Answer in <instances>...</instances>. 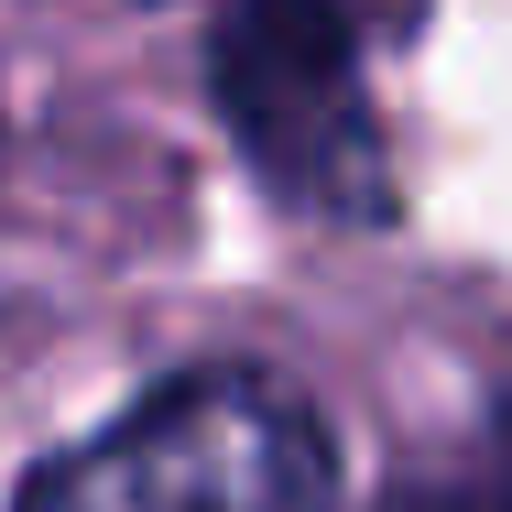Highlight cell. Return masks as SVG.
Here are the masks:
<instances>
[{"mask_svg":"<svg viewBox=\"0 0 512 512\" xmlns=\"http://www.w3.org/2000/svg\"><path fill=\"white\" fill-rule=\"evenodd\" d=\"M11 512H338V447L295 382L218 360L44 458Z\"/></svg>","mask_w":512,"mask_h":512,"instance_id":"obj_1","label":"cell"},{"mask_svg":"<svg viewBox=\"0 0 512 512\" xmlns=\"http://www.w3.org/2000/svg\"><path fill=\"white\" fill-rule=\"evenodd\" d=\"M207 99L240 164L273 186V207L327 229L393 218V153H382L360 33L338 0H229L207 33Z\"/></svg>","mask_w":512,"mask_h":512,"instance_id":"obj_2","label":"cell"},{"mask_svg":"<svg viewBox=\"0 0 512 512\" xmlns=\"http://www.w3.org/2000/svg\"><path fill=\"white\" fill-rule=\"evenodd\" d=\"M425 512H512V404L469 436V458L436 480V502H425Z\"/></svg>","mask_w":512,"mask_h":512,"instance_id":"obj_3","label":"cell"}]
</instances>
